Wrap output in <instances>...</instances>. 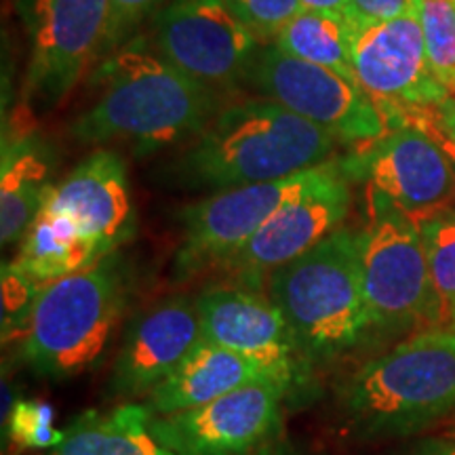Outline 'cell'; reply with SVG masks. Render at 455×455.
Returning <instances> with one entry per match:
<instances>
[{"label": "cell", "instance_id": "d6a6232c", "mask_svg": "<svg viewBox=\"0 0 455 455\" xmlns=\"http://www.w3.org/2000/svg\"><path fill=\"white\" fill-rule=\"evenodd\" d=\"M251 455H321V453H315V451H310V449L295 445V443H291V441L278 439L276 436L275 441L266 443L264 447H259L258 451Z\"/></svg>", "mask_w": 455, "mask_h": 455}, {"label": "cell", "instance_id": "83f0119b", "mask_svg": "<svg viewBox=\"0 0 455 455\" xmlns=\"http://www.w3.org/2000/svg\"><path fill=\"white\" fill-rule=\"evenodd\" d=\"M164 0H110V24H108V36L104 55H110L131 38L138 36L140 26L148 17L156 15L161 11Z\"/></svg>", "mask_w": 455, "mask_h": 455}, {"label": "cell", "instance_id": "836d02e7", "mask_svg": "<svg viewBox=\"0 0 455 455\" xmlns=\"http://www.w3.org/2000/svg\"><path fill=\"white\" fill-rule=\"evenodd\" d=\"M443 135V133H441ZM443 141H445V148H447V155H449V158H451V163H453V169H455V148L449 144V141L443 138Z\"/></svg>", "mask_w": 455, "mask_h": 455}, {"label": "cell", "instance_id": "1f68e13d", "mask_svg": "<svg viewBox=\"0 0 455 455\" xmlns=\"http://www.w3.org/2000/svg\"><path fill=\"white\" fill-rule=\"evenodd\" d=\"M301 4H304V9L321 11V13H331V15L344 17V20H348L350 24L356 28L348 0H301Z\"/></svg>", "mask_w": 455, "mask_h": 455}, {"label": "cell", "instance_id": "9a60e30c", "mask_svg": "<svg viewBox=\"0 0 455 455\" xmlns=\"http://www.w3.org/2000/svg\"><path fill=\"white\" fill-rule=\"evenodd\" d=\"M350 203L348 180L331 161L315 186L284 203L221 268L236 276V283L258 289L272 272L344 226Z\"/></svg>", "mask_w": 455, "mask_h": 455}, {"label": "cell", "instance_id": "484cf974", "mask_svg": "<svg viewBox=\"0 0 455 455\" xmlns=\"http://www.w3.org/2000/svg\"><path fill=\"white\" fill-rule=\"evenodd\" d=\"M226 4L266 44L275 43L284 26L304 11L301 0H226Z\"/></svg>", "mask_w": 455, "mask_h": 455}, {"label": "cell", "instance_id": "ac0fdd59", "mask_svg": "<svg viewBox=\"0 0 455 455\" xmlns=\"http://www.w3.org/2000/svg\"><path fill=\"white\" fill-rule=\"evenodd\" d=\"M261 379L268 378L251 358L203 339L190 356L148 395L146 405L155 415L190 411Z\"/></svg>", "mask_w": 455, "mask_h": 455}, {"label": "cell", "instance_id": "d4e9b609", "mask_svg": "<svg viewBox=\"0 0 455 455\" xmlns=\"http://www.w3.org/2000/svg\"><path fill=\"white\" fill-rule=\"evenodd\" d=\"M9 426V439L24 449H53L66 439V430L53 428V407L32 398H17L3 430Z\"/></svg>", "mask_w": 455, "mask_h": 455}, {"label": "cell", "instance_id": "44dd1931", "mask_svg": "<svg viewBox=\"0 0 455 455\" xmlns=\"http://www.w3.org/2000/svg\"><path fill=\"white\" fill-rule=\"evenodd\" d=\"M101 255L93 243L66 215L43 207L30 230L21 238L20 253L11 264L38 284L76 275Z\"/></svg>", "mask_w": 455, "mask_h": 455}, {"label": "cell", "instance_id": "4fadbf2b", "mask_svg": "<svg viewBox=\"0 0 455 455\" xmlns=\"http://www.w3.org/2000/svg\"><path fill=\"white\" fill-rule=\"evenodd\" d=\"M150 43L169 64L218 93L247 81L261 44L226 0H171L155 15Z\"/></svg>", "mask_w": 455, "mask_h": 455}, {"label": "cell", "instance_id": "5b68a950", "mask_svg": "<svg viewBox=\"0 0 455 455\" xmlns=\"http://www.w3.org/2000/svg\"><path fill=\"white\" fill-rule=\"evenodd\" d=\"M266 295L315 365L344 356L371 335L358 230L352 228H338L310 251L272 272Z\"/></svg>", "mask_w": 455, "mask_h": 455}, {"label": "cell", "instance_id": "4dcf8cb0", "mask_svg": "<svg viewBox=\"0 0 455 455\" xmlns=\"http://www.w3.org/2000/svg\"><path fill=\"white\" fill-rule=\"evenodd\" d=\"M436 129L455 148V95H449L436 110Z\"/></svg>", "mask_w": 455, "mask_h": 455}, {"label": "cell", "instance_id": "9c48e42d", "mask_svg": "<svg viewBox=\"0 0 455 455\" xmlns=\"http://www.w3.org/2000/svg\"><path fill=\"white\" fill-rule=\"evenodd\" d=\"M244 83L264 100L321 127L338 144L365 146L388 129L384 114L361 84L287 55L276 44L259 49Z\"/></svg>", "mask_w": 455, "mask_h": 455}, {"label": "cell", "instance_id": "603a6c76", "mask_svg": "<svg viewBox=\"0 0 455 455\" xmlns=\"http://www.w3.org/2000/svg\"><path fill=\"white\" fill-rule=\"evenodd\" d=\"M428 258L432 283L439 293L445 321L455 327V207H441L436 212L415 218Z\"/></svg>", "mask_w": 455, "mask_h": 455}, {"label": "cell", "instance_id": "7a4b0ae2", "mask_svg": "<svg viewBox=\"0 0 455 455\" xmlns=\"http://www.w3.org/2000/svg\"><path fill=\"white\" fill-rule=\"evenodd\" d=\"M335 144L321 127L275 101L244 100L215 114L173 164V175L186 190L213 195L321 167Z\"/></svg>", "mask_w": 455, "mask_h": 455}, {"label": "cell", "instance_id": "5bb4252c", "mask_svg": "<svg viewBox=\"0 0 455 455\" xmlns=\"http://www.w3.org/2000/svg\"><path fill=\"white\" fill-rule=\"evenodd\" d=\"M284 401L278 386L261 379L190 411L152 413L150 428L178 455H251L276 439Z\"/></svg>", "mask_w": 455, "mask_h": 455}, {"label": "cell", "instance_id": "d590c367", "mask_svg": "<svg viewBox=\"0 0 455 455\" xmlns=\"http://www.w3.org/2000/svg\"><path fill=\"white\" fill-rule=\"evenodd\" d=\"M453 331H455V327H453Z\"/></svg>", "mask_w": 455, "mask_h": 455}, {"label": "cell", "instance_id": "e0dca14e", "mask_svg": "<svg viewBox=\"0 0 455 455\" xmlns=\"http://www.w3.org/2000/svg\"><path fill=\"white\" fill-rule=\"evenodd\" d=\"M43 207L70 218L101 258L116 253L138 228L127 167L112 150H98L78 163L51 188Z\"/></svg>", "mask_w": 455, "mask_h": 455}, {"label": "cell", "instance_id": "f546056e", "mask_svg": "<svg viewBox=\"0 0 455 455\" xmlns=\"http://www.w3.org/2000/svg\"><path fill=\"white\" fill-rule=\"evenodd\" d=\"M392 455H455V436H428L413 441Z\"/></svg>", "mask_w": 455, "mask_h": 455}, {"label": "cell", "instance_id": "30bf717a", "mask_svg": "<svg viewBox=\"0 0 455 455\" xmlns=\"http://www.w3.org/2000/svg\"><path fill=\"white\" fill-rule=\"evenodd\" d=\"M352 61L358 84L371 95L388 127L435 123L449 98L428 64L415 0L403 15L358 32Z\"/></svg>", "mask_w": 455, "mask_h": 455}, {"label": "cell", "instance_id": "cb8c5ba5", "mask_svg": "<svg viewBox=\"0 0 455 455\" xmlns=\"http://www.w3.org/2000/svg\"><path fill=\"white\" fill-rule=\"evenodd\" d=\"M428 64L449 95H455V7L451 0H415Z\"/></svg>", "mask_w": 455, "mask_h": 455}, {"label": "cell", "instance_id": "7402d4cb", "mask_svg": "<svg viewBox=\"0 0 455 455\" xmlns=\"http://www.w3.org/2000/svg\"><path fill=\"white\" fill-rule=\"evenodd\" d=\"M358 30L344 17L304 9L284 26L275 43L278 49L298 60L329 68L352 83H358L352 49Z\"/></svg>", "mask_w": 455, "mask_h": 455}, {"label": "cell", "instance_id": "6da1fadb", "mask_svg": "<svg viewBox=\"0 0 455 455\" xmlns=\"http://www.w3.org/2000/svg\"><path fill=\"white\" fill-rule=\"evenodd\" d=\"M93 81L98 98L70 124L81 144L129 141L140 150L184 144L218 114V91L169 64L144 36L101 57Z\"/></svg>", "mask_w": 455, "mask_h": 455}, {"label": "cell", "instance_id": "e575fe53", "mask_svg": "<svg viewBox=\"0 0 455 455\" xmlns=\"http://www.w3.org/2000/svg\"><path fill=\"white\" fill-rule=\"evenodd\" d=\"M451 3H453V7H455V0H451Z\"/></svg>", "mask_w": 455, "mask_h": 455}, {"label": "cell", "instance_id": "8fae6325", "mask_svg": "<svg viewBox=\"0 0 455 455\" xmlns=\"http://www.w3.org/2000/svg\"><path fill=\"white\" fill-rule=\"evenodd\" d=\"M338 167L346 180L365 181L411 218L455 201V169L436 121L392 124Z\"/></svg>", "mask_w": 455, "mask_h": 455}, {"label": "cell", "instance_id": "f1b7e54d", "mask_svg": "<svg viewBox=\"0 0 455 455\" xmlns=\"http://www.w3.org/2000/svg\"><path fill=\"white\" fill-rule=\"evenodd\" d=\"M352 17H355L356 30H365L369 26L382 24L395 20L411 7L413 0H348Z\"/></svg>", "mask_w": 455, "mask_h": 455}, {"label": "cell", "instance_id": "ba28073f", "mask_svg": "<svg viewBox=\"0 0 455 455\" xmlns=\"http://www.w3.org/2000/svg\"><path fill=\"white\" fill-rule=\"evenodd\" d=\"M203 339L249 356L287 401L315 388V363L301 350L281 310L247 284H213L195 298Z\"/></svg>", "mask_w": 455, "mask_h": 455}, {"label": "cell", "instance_id": "2e32d148", "mask_svg": "<svg viewBox=\"0 0 455 455\" xmlns=\"http://www.w3.org/2000/svg\"><path fill=\"white\" fill-rule=\"evenodd\" d=\"M203 341L196 301L171 295L140 310L124 329L108 390L135 398L161 386Z\"/></svg>", "mask_w": 455, "mask_h": 455}, {"label": "cell", "instance_id": "277c9868", "mask_svg": "<svg viewBox=\"0 0 455 455\" xmlns=\"http://www.w3.org/2000/svg\"><path fill=\"white\" fill-rule=\"evenodd\" d=\"M131 289V270L116 253L44 284L21 333L24 365L53 382L98 367L123 323Z\"/></svg>", "mask_w": 455, "mask_h": 455}, {"label": "cell", "instance_id": "52a82bcc", "mask_svg": "<svg viewBox=\"0 0 455 455\" xmlns=\"http://www.w3.org/2000/svg\"><path fill=\"white\" fill-rule=\"evenodd\" d=\"M17 7L30 41L24 101L53 110L104 55L110 0H17Z\"/></svg>", "mask_w": 455, "mask_h": 455}, {"label": "cell", "instance_id": "d6986e66", "mask_svg": "<svg viewBox=\"0 0 455 455\" xmlns=\"http://www.w3.org/2000/svg\"><path fill=\"white\" fill-rule=\"evenodd\" d=\"M55 167L53 150L44 141L24 135L3 141L0 169V241L4 247L26 236L47 201Z\"/></svg>", "mask_w": 455, "mask_h": 455}, {"label": "cell", "instance_id": "7c38bea8", "mask_svg": "<svg viewBox=\"0 0 455 455\" xmlns=\"http://www.w3.org/2000/svg\"><path fill=\"white\" fill-rule=\"evenodd\" d=\"M327 164L287 180L213 192L181 209L178 213L181 241L173 261L175 276L190 278L212 266L221 268L284 203L315 186Z\"/></svg>", "mask_w": 455, "mask_h": 455}, {"label": "cell", "instance_id": "ffe728a7", "mask_svg": "<svg viewBox=\"0 0 455 455\" xmlns=\"http://www.w3.org/2000/svg\"><path fill=\"white\" fill-rule=\"evenodd\" d=\"M148 405H121L110 411H87L66 428V439L49 455H178L150 428Z\"/></svg>", "mask_w": 455, "mask_h": 455}, {"label": "cell", "instance_id": "3957f363", "mask_svg": "<svg viewBox=\"0 0 455 455\" xmlns=\"http://www.w3.org/2000/svg\"><path fill=\"white\" fill-rule=\"evenodd\" d=\"M344 428L358 441L415 436L455 413V331L409 335L361 365L338 390Z\"/></svg>", "mask_w": 455, "mask_h": 455}, {"label": "cell", "instance_id": "4316f807", "mask_svg": "<svg viewBox=\"0 0 455 455\" xmlns=\"http://www.w3.org/2000/svg\"><path fill=\"white\" fill-rule=\"evenodd\" d=\"M43 284L34 283L13 264H3V338L24 333Z\"/></svg>", "mask_w": 455, "mask_h": 455}, {"label": "cell", "instance_id": "8992f818", "mask_svg": "<svg viewBox=\"0 0 455 455\" xmlns=\"http://www.w3.org/2000/svg\"><path fill=\"white\" fill-rule=\"evenodd\" d=\"M367 201L358 247L371 335H413L445 327L418 221L379 192L367 190Z\"/></svg>", "mask_w": 455, "mask_h": 455}]
</instances>
